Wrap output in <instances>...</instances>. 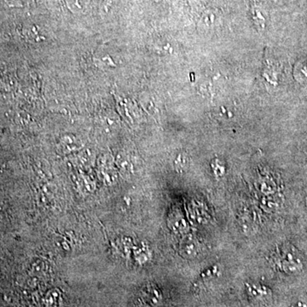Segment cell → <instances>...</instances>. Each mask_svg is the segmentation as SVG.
Instances as JSON below:
<instances>
[{
	"instance_id": "cell-7",
	"label": "cell",
	"mask_w": 307,
	"mask_h": 307,
	"mask_svg": "<svg viewBox=\"0 0 307 307\" xmlns=\"http://www.w3.org/2000/svg\"><path fill=\"white\" fill-rule=\"evenodd\" d=\"M292 307H307L305 304H303L301 302H299V303H297V304H294Z\"/></svg>"
},
{
	"instance_id": "cell-5",
	"label": "cell",
	"mask_w": 307,
	"mask_h": 307,
	"mask_svg": "<svg viewBox=\"0 0 307 307\" xmlns=\"http://www.w3.org/2000/svg\"><path fill=\"white\" fill-rule=\"evenodd\" d=\"M188 160H189V158L187 156L186 154H181V155L179 156V164H178V168H180L182 170H184L186 168L187 165H188Z\"/></svg>"
},
{
	"instance_id": "cell-2",
	"label": "cell",
	"mask_w": 307,
	"mask_h": 307,
	"mask_svg": "<svg viewBox=\"0 0 307 307\" xmlns=\"http://www.w3.org/2000/svg\"><path fill=\"white\" fill-rule=\"evenodd\" d=\"M294 79L299 83H306L307 82V58L297 63L294 69Z\"/></svg>"
},
{
	"instance_id": "cell-6",
	"label": "cell",
	"mask_w": 307,
	"mask_h": 307,
	"mask_svg": "<svg viewBox=\"0 0 307 307\" xmlns=\"http://www.w3.org/2000/svg\"><path fill=\"white\" fill-rule=\"evenodd\" d=\"M207 1H208V0H190V2H191V4H193V5H200V4L202 3L206 4Z\"/></svg>"
},
{
	"instance_id": "cell-4",
	"label": "cell",
	"mask_w": 307,
	"mask_h": 307,
	"mask_svg": "<svg viewBox=\"0 0 307 307\" xmlns=\"http://www.w3.org/2000/svg\"><path fill=\"white\" fill-rule=\"evenodd\" d=\"M248 291L252 296L260 297L262 295H267V289H265L263 287L252 285L248 288Z\"/></svg>"
},
{
	"instance_id": "cell-3",
	"label": "cell",
	"mask_w": 307,
	"mask_h": 307,
	"mask_svg": "<svg viewBox=\"0 0 307 307\" xmlns=\"http://www.w3.org/2000/svg\"><path fill=\"white\" fill-rule=\"evenodd\" d=\"M253 18L255 20V23L264 27L265 23V18L261 14V7H256L255 6L252 9Z\"/></svg>"
},
{
	"instance_id": "cell-1",
	"label": "cell",
	"mask_w": 307,
	"mask_h": 307,
	"mask_svg": "<svg viewBox=\"0 0 307 307\" xmlns=\"http://www.w3.org/2000/svg\"><path fill=\"white\" fill-rule=\"evenodd\" d=\"M277 264L279 267L286 272L294 273L301 269V263L293 251L287 252L283 250L277 260Z\"/></svg>"
}]
</instances>
